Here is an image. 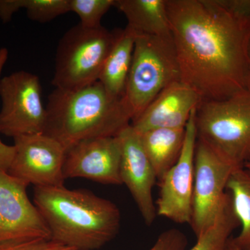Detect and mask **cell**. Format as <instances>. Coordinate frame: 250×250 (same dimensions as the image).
I'll use <instances>...</instances> for the list:
<instances>
[{
  "label": "cell",
  "mask_w": 250,
  "mask_h": 250,
  "mask_svg": "<svg viewBox=\"0 0 250 250\" xmlns=\"http://www.w3.org/2000/svg\"><path fill=\"white\" fill-rule=\"evenodd\" d=\"M121 147V179L129 190L141 216L151 226L157 216L153 199V188L157 178L150 161L143 149L141 136L131 126L118 135Z\"/></svg>",
  "instance_id": "obj_13"
},
{
  "label": "cell",
  "mask_w": 250,
  "mask_h": 250,
  "mask_svg": "<svg viewBox=\"0 0 250 250\" xmlns=\"http://www.w3.org/2000/svg\"><path fill=\"white\" fill-rule=\"evenodd\" d=\"M34 203L50 239L75 250H96L118 234L121 214L116 204L85 189L34 187Z\"/></svg>",
  "instance_id": "obj_2"
},
{
  "label": "cell",
  "mask_w": 250,
  "mask_h": 250,
  "mask_svg": "<svg viewBox=\"0 0 250 250\" xmlns=\"http://www.w3.org/2000/svg\"><path fill=\"white\" fill-rule=\"evenodd\" d=\"M114 7L136 34L172 37L166 0H115Z\"/></svg>",
  "instance_id": "obj_15"
},
{
  "label": "cell",
  "mask_w": 250,
  "mask_h": 250,
  "mask_svg": "<svg viewBox=\"0 0 250 250\" xmlns=\"http://www.w3.org/2000/svg\"><path fill=\"white\" fill-rule=\"evenodd\" d=\"M118 30L88 29L77 24L64 34L57 47L52 84L73 90L98 82Z\"/></svg>",
  "instance_id": "obj_6"
},
{
  "label": "cell",
  "mask_w": 250,
  "mask_h": 250,
  "mask_svg": "<svg viewBox=\"0 0 250 250\" xmlns=\"http://www.w3.org/2000/svg\"><path fill=\"white\" fill-rule=\"evenodd\" d=\"M23 0H0V19L4 23L11 21L13 16L22 9Z\"/></svg>",
  "instance_id": "obj_25"
},
{
  "label": "cell",
  "mask_w": 250,
  "mask_h": 250,
  "mask_svg": "<svg viewBox=\"0 0 250 250\" xmlns=\"http://www.w3.org/2000/svg\"><path fill=\"white\" fill-rule=\"evenodd\" d=\"M181 80L202 101L246 89L250 18L224 0H166Z\"/></svg>",
  "instance_id": "obj_1"
},
{
  "label": "cell",
  "mask_w": 250,
  "mask_h": 250,
  "mask_svg": "<svg viewBox=\"0 0 250 250\" xmlns=\"http://www.w3.org/2000/svg\"><path fill=\"white\" fill-rule=\"evenodd\" d=\"M187 245V237L182 231L170 229L161 233L149 250H184Z\"/></svg>",
  "instance_id": "obj_23"
},
{
  "label": "cell",
  "mask_w": 250,
  "mask_h": 250,
  "mask_svg": "<svg viewBox=\"0 0 250 250\" xmlns=\"http://www.w3.org/2000/svg\"><path fill=\"white\" fill-rule=\"evenodd\" d=\"M237 167L205 141L197 139L194 161L190 226L196 238L213 225L224 200L229 179Z\"/></svg>",
  "instance_id": "obj_7"
},
{
  "label": "cell",
  "mask_w": 250,
  "mask_h": 250,
  "mask_svg": "<svg viewBox=\"0 0 250 250\" xmlns=\"http://www.w3.org/2000/svg\"><path fill=\"white\" fill-rule=\"evenodd\" d=\"M197 139L238 166L250 160V92L202 101L195 114Z\"/></svg>",
  "instance_id": "obj_5"
},
{
  "label": "cell",
  "mask_w": 250,
  "mask_h": 250,
  "mask_svg": "<svg viewBox=\"0 0 250 250\" xmlns=\"http://www.w3.org/2000/svg\"><path fill=\"white\" fill-rule=\"evenodd\" d=\"M238 227L239 221L233 211L229 195L227 192L214 223L197 238L196 244L189 250H227L229 241Z\"/></svg>",
  "instance_id": "obj_19"
},
{
  "label": "cell",
  "mask_w": 250,
  "mask_h": 250,
  "mask_svg": "<svg viewBox=\"0 0 250 250\" xmlns=\"http://www.w3.org/2000/svg\"><path fill=\"white\" fill-rule=\"evenodd\" d=\"M70 11L80 18V24L88 29L102 27L103 16L112 6L115 0H69Z\"/></svg>",
  "instance_id": "obj_20"
},
{
  "label": "cell",
  "mask_w": 250,
  "mask_h": 250,
  "mask_svg": "<svg viewBox=\"0 0 250 250\" xmlns=\"http://www.w3.org/2000/svg\"><path fill=\"white\" fill-rule=\"evenodd\" d=\"M195 111L192 112L186 126L183 148L178 161L158 180L157 215L177 224L190 225L192 220L194 161L197 140Z\"/></svg>",
  "instance_id": "obj_10"
},
{
  "label": "cell",
  "mask_w": 250,
  "mask_h": 250,
  "mask_svg": "<svg viewBox=\"0 0 250 250\" xmlns=\"http://www.w3.org/2000/svg\"><path fill=\"white\" fill-rule=\"evenodd\" d=\"M226 191L241 227V231L238 236L231 237V241L241 249H250V170L244 166L237 167L229 179Z\"/></svg>",
  "instance_id": "obj_18"
},
{
  "label": "cell",
  "mask_w": 250,
  "mask_h": 250,
  "mask_svg": "<svg viewBox=\"0 0 250 250\" xmlns=\"http://www.w3.org/2000/svg\"><path fill=\"white\" fill-rule=\"evenodd\" d=\"M201 102V97L191 87L182 81L174 82L131 121V126L139 134L161 128L184 129Z\"/></svg>",
  "instance_id": "obj_14"
},
{
  "label": "cell",
  "mask_w": 250,
  "mask_h": 250,
  "mask_svg": "<svg viewBox=\"0 0 250 250\" xmlns=\"http://www.w3.org/2000/svg\"><path fill=\"white\" fill-rule=\"evenodd\" d=\"M27 184L0 170V243L50 239L40 211L28 197Z\"/></svg>",
  "instance_id": "obj_11"
},
{
  "label": "cell",
  "mask_w": 250,
  "mask_h": 250,
  "mask_svg": "<svg viewBox=\"0 0 250 250\" xmlns=\"http://www.w3.org/2000/svg\"><path fill=\"white\" fill-rule=\"evenodd\" d=\"M0 250H75L51 239L21 240L0 243Z\"/></svg>",
  "instance_id": "obj_22"
},
{
  "label": "cell",
  "mask_w": 250,
  "mask_h": 250,
  "mask_svg": "<svg viewBox=\"0 0 250 250\" xmlns=\"http://www.w3.org/2000/svg\"><path fill=\"white\" fill-rule=\"evenodd\" d=\"M14 141L10 175L34 187L64 185L66 150L60 143L43 133L18 136Z\"/></svg>",
  "instance_id": "obj_9"
},
{
  "label": "cell",
  "mask_w": 250,
  "mask_h": 250,
  "mask_svg": "<svg viewBox=\"0 0 250 250\" xmlns=\"http://www.w3.org/2000/svg\"><path fill=\"white\" fill-rule=\"evenodd\" d=\"M8 57H9L8 49L5 47L0 49V77L7 61ZM14 146H8L0 139V170L8 172L14 159Z\"/></svg>",
  "instance_id": "obj_24"
},
{
  "label": "cell",
  "mask_w": 250,
  "mask_h": 250,
  "mask_svg": "<svg viewBox=\"0 0 250 250\" xmlns=\"http://www.w3.org/2000/svg\"><path fill=\"white\" fill-rule=\"evenodd\" d=\"M139 134L158 181L178 161L185 139V128H161Z\"/></svg>",
  "instance_id": "obj_17"
},
{
  "label": "cell",
  "mask_w": 250,
  "mask_h": 250,
  "mask_svg": "<svg viewBox=\"0 0 250 250\" xmlns=\"http://www.w3.org/2000/svg\"><path fill=\"white\" fill-rule=\"evenodd\" d=\"M231 237L230 238L229 241L228 248H227V250H250V249L244 250L241 249V248H239L238 247L235 246V245L233 244L232 241H231Z\"/></svg>",
  "instance_id": "obj_27"
},
{
  "label": "cell",
  "mask_w": 250,
  "mask_h": 250,
  "mask_svg": "<svg viewBox=\"0 0 250 250\" xmlns=\"http://www.w3.org/2000/svg\"><path fill=\"white\" fill-rule=\"evenodd\" d=\"M121 147L118 136L85 139L65 152V179L84 178L109 185H121Z\"/></svg>",
  "instance_id": "obj_12"
},
{
  "label": "cell",
  "mask_w": 250,
  "mask_h": 250,
  "mask_svg": "<svg viewBox=\"0 0 250 250\" xmlns=\"http://www.w3.org/2000/svg\"><path fill=\"white\" fill-rule=\"evenodd\" d=\"M22 9L29 19L41 23L70 12L69 0H23Z\"/></svg>",
  "instance_id": "obj_21"
},
{
  "label": "cell",
  "mask_w": 250,
  "mask_h": 250,
  "mask_svg": "<svg viewBox=\"0 0 250 250\" xmlns=\"http://www.w3.org/2000/svg\"><path fill=\"white\" fill-rule=\"evenodd\" d=\"M244 167H246V168H248V170H250V160L248 161V162H247L246 164H245Z\"/></svg>",
  "instance_id": "obj_28"
},
{
  "label": "cell",
  "mask_w": 250,
  "mask_h": 250,
  "mask_svg": "<svg viewBox=\"0 0 250 250\" xmlns=\"http://www.w3.org/2000/svg\"><path fill=\"white\" fill-rule=\"evenodd\" d=\"M181 80L172 37L136 34L123 101L131 121L165 88Z\"/></svg>",
  "instance_id": "obj_4"
},
{
  "label": "cell",
  "mask_w": 250,
  "mask_h": 250,
  "mask_svg": "<svg viewBox=\"0 0 250 250\" xmlns=\"http://www.w3.org/2000/svg\"><path fill=\"white\" fill-rule=\"evenodd\" d=\"M245 88L248 91L250 92V41L248 52V67H247V72L246 77V84Z\"/></svg>",
  "instance_id": "obj_26"
},
{
  "label": "cell",
  "mask_w": 250,
  "mask_h": 250,
  "mask_svg": "<svg viewBox=\"0 0 250 250\" xmlns=\"http://www.w3.org/2000/svg\"><path fill=\"white\" fill-rule=\"evenodd\" d=\"M45 108L43 134L66 151L83 140L117 136L131 123L123 98L112 96L99 81L77 89L55 88Z\"/></svg>",
  "instance_id": "obj_3"
},
{
  "label": "cell",
  "mask_w": 250,
  "mask_h": 250,
  "mask_svg": "<svg viewBox=\"0 0 250 250\" xmlns=\"http://www.w3.org/2000/svg\"><path fill=\"white\" fill-rule=\"evenodd\" d=\"M0 134L15 139L43 133L47 113L37 75L20 70L0 79Z\"/></svg>",
  "instance_id": "obj_8"
},
{
  "label": "cell",
  "mask_w": 250,
  "mask_h": 250,
  "mask_svg": "<svg viewBox=\"0 0 250 250\" xmlns=\"http://www.w3.org/2000/svg\"><path fill=\"white\" fill-rule=\"evenodd\" d=\"M136 33L126 26L118 36L106 59L99 82L110 95L122 98L132 62Z\"/></svg>",
  "instance_id": "obj_16"
}]
</instances>
